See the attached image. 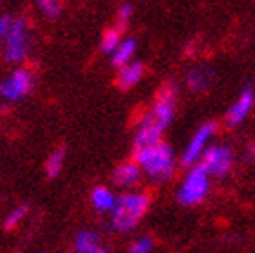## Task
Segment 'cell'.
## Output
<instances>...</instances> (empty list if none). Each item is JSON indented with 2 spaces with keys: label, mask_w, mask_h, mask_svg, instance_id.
<instances>
[{
  "label": "cell",
  "mask_w": 255,
  "mask_h": 253,
  "mask_svg": "<svg viewBox=\"0 0 255 253\" xmlns=\"http://www.w3.org/2000/svg\"><path fill=\"white\" fill-rule=\"evenodd\" d=\"M150 208V197L147 192L141 190H125L123 194L116 197V205L111 217V226L118 234H128L141 223V219L147 215Z\"/></svg>",
  "instance_id": "1"
},
{
  "label": "cell",
  "mask_w": 255,
  "mask_h": 253,
  "mask_svg": "<svg viewBox=\"0 0 255 253\" xmlns=\"http://www.w3.org/2000/svg\"><path fill=\"white\" fill-rule=\"evenodd\" d=\"M134 163L139 166L143 175H147L148 179L157 181V183L170 179L177 165L172 146L163 139L150 146L134 150Z\"/></svg>",
  "instance_id": "2"
},
{
  "label": "cell",
  "mask_w": 255,
  "mask_h": 253,
  "mask_svg": "<svg viewBox=\"0 0 255 253\" xmlns=\"http://www.w3.org/2000/svg\"><path fill=\"white\" fill-rule=\"evenodd\" d=\"M31 51H33V33L29 20L25 16H13V24L2 45L0 58L11 67L25 65L31 56Z\"/></svg>",
  "instance_id": "3"
},
{
  "label": "cell",
  "mask_w": 255,
  "mask_h": 253,
  "mask_svg": "<svg viewBox=\"0 0 255 253\" xmlns=\"http://www.w3.org/2000/svg\"><path fill=\"white\" fill-rule=\"evenodd\" d=\"M34 89V73L27 65H16L0 80V102L15 105L24 102Z\"/></svg>",
  "instance_id": "4"
},
{
  "label": "cell",
  "mask_w": 255,
  "mask_h": 253,
  "mask_svg": "<svg viewBox=\"0 0 255 253\" xmlns=\"http://www.w3.org/2000/svg\"><path fill=\"white\" fill-rule=\"evenodd\" d=\"M210 192V175L201 165H194L188 168L177 188V201L183 206H196L206 199Z\"/></svg>",
  "instance_id": "5"
},
{
  "label": "cell",
  "mask_w": 255,
  "mask_h": 253,
  "mask_svg": "<svg viewBox=\"0 0 255 253\" xmlns=\"http://www.w3.org/2000/svg\"><path fill=\"white\" fill-rule=\"evenodd\" d=\"M176 105H177L176 87H174L172 83H167V85L157 93L152 107L148 109L143 116L147 118L148 122H152L156 126H159L161 130H165L172 123L174 116H176Z\"/></svg>",
  "instance_id": "6"
},
{
  "label": "cell",
  "mask_w": 255,
  "mask_h": 253,
  "mask_svg": "<svg viewBox=\"0 0 255 253\" xmlns=\"http://www.w3.org/2000/svg\"><path fill=\"white\" fill-rule=\"evenodd\" d=\"M206 170V174L214 175V177H225L234 166V150L225 143H217V145H210L201 156L199 163Z\"/></svg>",
  "instance_id": "7"
},
{
  "label": "cell",
  "mask_w": 255,
  "mask_h": 253,
  "mask_svg": "<svg viewBox=\"0 0 255 253\" xmlns=\"http://www.w3.org/2000/svg\"><path fill=\"white\" fill-rule=\"evenodd\" d=\"M216 130L217 126L214 122H206L203 123L196 132H194V136L190 137V141L187 143L185 146V150L181 154V165L183 166H194L199 163L201 156L205 154V150L210 146L212 137L216 136Z\"/></svg>",
  "instance_id": "8"
},
{
  "label": "cell",
  "mask_w": 255,
  "mask_h": 253,
  "mask_svg": "<svg viewBox=\"0 0 255 253\" xmlns=\"http://www.w3.org/2000/svg\"><path fill=\"white\" fill-rule=\"evenodd\" d=\"M254 105H255L254 89L252 87L243 89V93L239 94V98L236 100V103H234V105L228 109V112H226V118H225L226 125L232 126V128L237 126V125H241V123L248 118V114L252 112Z\"/></svg>",
  "instance_id": "9"
},
{
  "label": "cell",
  "mask_w": 255,
  "mask_h": 253,
  "mask_svg": "<svg viewBox=\"0 0 255 253\" xmlns=\"http://www.w3.org/2000/svg\"><path fill=\"white\" fill-rule=\"evenodd\" d=\"M141 179L143 174L134 161H123L113 170V183L123 190H134Z\"/></svg>",
  "instance_id": "10"
},
{
  "label": "cell",
  "mask_w": 255,
  "mask_h": 253,
  "mask_svg": "<svg viewBox=\"0 0 255 253\" xmlns=\"http://www.w3.org/2000/svg\"><path fill=\"white\" fill-rule=\"evenodd\" d=\"M143 74H145V65L141 62H132L125 63L122 67H118V74H116V83H118V87L123 89V91H127V89H132L136 87L137 83L141 82Z\"/></svg>",
  "instance_id": "11"
},
{
  "label": "cell",
  "mask_w": 255,
  "mask_h": 253,
  "mask_svg": "<svg viewBox=\"0 0 255 253\" xmlns=\"http://www.w3.org/2000/svg\"><path fill=\"white\" fill-rule=\"evenodd\" d=\"M116 197H118V195L114 194L113 190L103 185L94 186V188L91 190V195H89L91 206H93L98 214H111L114 205H116Z\"/></svg>",
  "instance_id": "12"
},
{
  "label": "cell",
  "mask_w": 255,
  "mask_h": 253,
  "mask_svg": "<svg viewBox=\"0 0 255 253\" xmlns=\"http://www.w3.org/2000/svg\"><path fill=\"white\" fill-rule=\"evenodd\" d=\"M214 82V73L208 67H194L187 74V85L194 93H203Z\"/></svg>",
  "instance_id": "13"
},
{
  "label": "cell",
  "mask_w": 255,
  "mask_h": 253,
  "mask_svg": "<svg viewBox=\"0 0 255 253\" xmlns=\"http://www.w3.org/2000/svg\"><path fill=\"white\" fill-rule=\"evenodd\" d=\"M137 51V42L134 38H122L120 45L111 54V62L114 67H122L125 63L132 62Z\"/></svg>",
  "instance_id": "14"
},
{
  "label": "cell",
  "mask_w": 255,
  "mask_h": 253,
  "mask_svg": "<svg viewBox=\"0 0 255 253\" xmlns=\"http://www.w3.org/2000/svg\"><path fill=\"white\" fill-rule=\"evenodd\" d=\"M74 253H91L100 248V235L94 230H80L73 241Z\"/></svg>",
  "instance_id": "15"
},
{
  "label": "cell",
  "mask_w": 255,
  "mask_h": 253,
  "mask_svg": "<svg viewBox=\"0 0 255 253\" xmlns=\"http://www.w3.org/2000/svg\"><path fill=\"white\" fill-rule=\"evenodd\" d=\"M64 165H65V148L64 146H58L53 152H49V156L45 159V165H44L45 175L53 179V177L60 175V172L64 170Z\"/></svg>",
  "instance_id": "16"
},
{
  "label": "cell",
  "mask_w": 255,
  "mask_h": 253,
  "mask_svg": "<svg viewBox=\"0 0 255 253\" xmlns=\"http://www.w3.org/2000/svg\"><path fill=\"white\" fill-rule=\"evenodd\" d=\"M123 29H120L118 25H113V27H109L105 33L102 34V40H100V49H102V53L105 54H113V51L120 45L123 38Z\"/></svg>",
  "instance_id": "17"
},
{
  "label": "cell",
  "mask_w": 255,
  "mask_h": 253,
  "mask_svg": "<svg viewBox=\"0 0 255 253\" xmlns=\"http://www.w3.org/2000/svg\"><path fill=\"white\" fill-rule=\"evenodd\" d=\"M36 9L44 18H56L64 9V0H34Z\"/></svg>",
  "instance_id": "18"
},
{
  "label": "cell",
  "mask_w": 255,
  "mask_h": 253,
  "mask_svg": "<svg viewBox=\"0 0 255 253\" xmlns=\"http://www.w3.org/2000/svg\"><path fill=\"white\" fill-rule=\"evenodd\" d=\"M27 214H29V208H27V205H18V206H15V208H11L9 212H7V215L4 217V228L5 230L18 228L20 224L25 221Z\"/></svg>",
  "instance_id": "19"
},
{
  "label": "cell",
  "mask_w": 255,
  "mask_h": 253,
  "mask_svg": "<svg viewBox=\"0 0 255 253\" xmlns=\"http://www.w3.org/2000/svg\"><path fill=\"white\" fill-rule=\"evenodd\" d=\"M154 252V239L150 235H141L130 243L128 253H152Z\"/></svg>",
  "instance_id": "20"
},
{
  "label": "cell",
  "mask_w": 255,
  "mask_h": 253,
  "mask_svg": "<svg viewBox=\"0 0 255 253\" xmlns=\"http://www.w3.org/2000/svg\"><path fill=\"white\" fill-rule=\"evenodd\" d=\"M130 18H132V5L122 4L118 9V15H116V25H118L120 29H123V27H127Z\"/></svg>",
  "instance_id": "21"
},
{
  "label": "cell",
  "mask_w": 255,
  "mask_h": 253,
  "mask_svg": "<svg viewBox=\"0 0 255 253\" xmlns=\"http://www.w3.org/2000/svg\"><path fill=\"white\" fill-rule=\"evenodd\" d=\"M11 24H13V15L9 13H0V51H2V45H4L7 34H9Z\"/></svg>",
  "instance_id": "22"
},
{
  "label": "cell",
  "mask_w": 255,
  "mask_h": 253,
  "mask_svg": "<svg viewBox=\"0 0 255 253\" xmlns=\"http://www.w3.org/2000/svg\"><path fill=\"white\" fill-rule=\"evenodd\" d=\"M246 154H248V157H252V159H254V157H255V145H250V146H248V150H246Z\"/></svg>",
  "instance_id": "23"
},
{
  "label": "cell",
  "mask_w": 255,
  "mask_h": 253,
  "mask_svg": "<svg viewBox=\"0 0 255 253\" xmlns=\"http://www.w3.org/2000/svg\"><path fill=\"white\" fill-rule=\"evenodd\" d=\"M91 253H109V252L105 248H102V246H100L98 250H94V252H91Z\"/></svg>",
  "instance_id": "24"
},
{
  "label": "cell",
  "mask_w": 255,
  "mask_h": 253,
  "mask_svg": "<svg viewBox=\"0 0 255 253\" xmlns=\"http://www.w3.org/2000/svg\"><path fill=\"white\" fill-rule=\"evenodd\" d=\"M2 4H4V0H0V13H2Z\"/></svg>",
  "instance_id": "25"
}]
</instances>
